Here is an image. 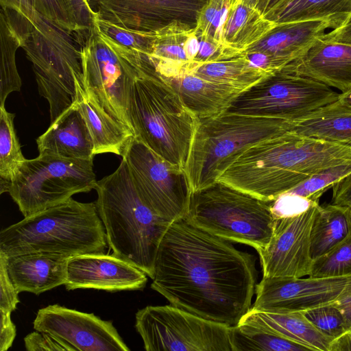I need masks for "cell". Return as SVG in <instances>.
Wrapping results in <instances>:
<instances>
[{
    "label": "cell",
    "mask_w": 351,
    "mask_h": 351,
    "mask_svg": "<svg viewBox=\"0 0 351 351\" xmlns=\"http://www.w3.org/2000/svg\"><path fill=\"white\" fill-rule=\"evenodd\" d=\"M338 101L343 105L351 107V89L344 93H340Z\"/></svg>",
    "instance_id": "cell-51"
},
{
    "label": "cell",
    "mask_w": 351,
    "mask_h": 351,
    "mask_svg": "<svg viewBox=\"0 0 351 351\" xmlns=\"http://www.w3.org/2000/svg\"><path fill=\"white\" fill-rule=\"evenodd\" d=\"M239 323L250 324L302 345L313 351H329L333 339L320 332L302 312L250 311Z\"/></svg>",
    "instance_id": "cell-25"
},
{
    "label": "cell",
    "mask_w": 351,
    "mask_h": 351,
    "mask_svg": "<svg viewBox=\"0 0 351 351\" xmlns=\"http://www.w3.org/2000/svg\"><path fill=\"white\" fill-rule=\"evenodd\" d=\"M39 155L72 159H93V144L84 117L75 101L37 139Z\"/></svg>",
    "instance_id": "cell-22"
},
{
    "label": "cell",
    "mask_w": 351,
    "mask_h": 351,
    "mask_svg": "<svg viewBox=\"0 0 351 351\" xmlns=\"http://www.w3.org/2000/svg\"><path fill=\"white\" fill-rule=\"evenodd\" d=\"M255 262L252 254L183 217L161 239L151 288L173 306L233 326L251 309Z\"/></svg>",
    "instance_id": "cell-1"
},
{
    "label": "cell",
    "mask_w": 351,
    "mask_h": 351,
    "mask_svg": "<svg viewBox=\"0 0 351 351\" xmlns=\"http://www.w3.org/2000/svg\"><path fill=\"white\" fill-rule=\"evenodd\" d=\"M350 234V208L332 204L319 205L311 232L313 260L328 253Z\"/></svg>",
    "instance_id": "cell-28"
},
{
    "label": "cell",
    "mask_w": 351,
    "mask_h": 351,
    "mask_svg": "<svg viewBox=\"0 0 351 351\" xmlns=\"http://www.w3.org/2000/svg\"><path fill=\"white\" fill-rule=\"evenodd\" d=\"M318 204L311 199L286 192L271 201V208L274 218L280 219L300 215Z\"/></svg>",
    "instance_id": "cell-40"
},
{
    "label": "cell",
    "mask_w": 351,
    "mask_h": 351,
    "mask_svg": "<svg viewBox=\"0 0 351 351\" xmlns=\"http://www.w3.org/2000/svg\"><path fill=\"white\" fill-rule=\"evenodd\" d=\"M87 1H88L89 0H87Z\"/></svg>",
    "instance_id": "cell-54"
},
{
    "label": "cell",
    "mask_w": 351,
    "mask_h": 351,
    "mask_svg": "<svg viewBox=\"0 0 351 351\" xmlns=\"http://www.w3.org/2000/svg\"><path fill=\"white\" fill-rule=\"evenodd\" d=\"M95 202L112 254L152 279L157 251L171 222L154 213L140 198L125 159L97 181Z\"/></svg>",
    "instance_id": "cell-3"
},
{
    "label": "cell",
    "mask_w": 351,
    "mask_h": 351,
    "mask_svg": "<svg viewBox=\"0 0 351 351\" xmlns=\"http://www.w3.org/2000/svg\"><path fill=\"white\" fill-rule=\"evenodd\" d=\"M235 1H237V0H231V4H232V3H234Z\"/></svg>",
    "instance_id": "cell-53"
},
{
    "label": "cell",
    "mask_w": 351,
    "mask_h": 351,
    "mask_svg": "<svg viewBox=\"0 0 351 351\" xmlns=\"http://www.w3.org/2000/svg\"><path fill=\"white\" fill-rule=\"evenodd\" d=\"M1 66L0 107L5 106L8 95L19 91L21 79L16 64V52L22 47V39L8 12L2 8L0 14Z\"/></svg>",
    "instance_id": "cell-31"
},
{
    "label": "cell",
    "mask_w": 351,
    "mask_h": 351,
    "mask_svg": "<svg viewBox=\"0 0 351 351\" xmlns=\"http://www.w3.org/2000/svg\"><path fill=\"white\" fill-rule=\"evenodd\" d=\"M287 132L351 147V107L338 100L311 113L287 120Z\"/></svg>",
    "instance_id": "cell-26"
},
{
    "label": "cell",
    "mask_w": 351,
    "mask_h": 351,
    "mask_svg": "<svg viewBox=\"0 0 351 351\" xmlns=\"http://www.w3.org/2000/svg\"><path fill=\"white\" fill-rule=\"evenodd\" d=\"M147 351H232L230 327L172 304L147 306L135 315Z\"/></svg>",
    "instance_id": "cell-12"
},
{
    "label": "cell",
    "mask_w": 351,
    "mask_h": 351,
    "mask_svg": "<svg viewBox=\"0 0 351 351\" xmlns=\"http://www.w3.org/2000/svg\"><path fill=\"white\" fill-rule=\"evenodd\" d=\"M323 38L328 41L351 45V13L342 25L328 32Z\"/></svg>",
    "instance_id": "cell-46"
},
{
    "label": "cell",
    "mask_w": 351,
    "mask_h": 351,
    "mask_svg": "<svg viewBox=\"0 0 351 351\" xmlns=\"http://www.w3.org/2000/svg\"><path fill=\"white\" fill-rule=\"evenodd\" d=\"M244 4L257 8L260 0H240Z\"/></svg>",
    "instance_id": "cell-52"
},
{
    "label": "cell",
    "mask_w": 351,
    "mask_h": 351,
    "mask_svg": "<svg viewBox=\"0 0 351 351\" xmlns=\"http://www.w3.org/2000/svg\"><path fill=\"white\" fill-rule=\"evenodd\" d=\"M351 276V234L326 254L313 261L308 276Z\"/></svg>",
    "instance_id": "cell-34"
},
{
    "label": "cell",
    "mask_w": 351,
    "mask_h": 351,
    "mask_svg": "<svg viewBox=\"0 0 351 351\" xmlns=\"http://www.w3.org/2000/svg\"><path fill=\"white\" fill-rule=\"evenodd\" d=\"M184 50L188 59L192 63L199 50V38L195 28L191 32L184 43Z\"/></svg>",
    "instance_id": "cell-47"
},
{
    "label": "cell",
    "mask_w": 351,
    "mask_h": 351,
    "mask_svg": "<svg viewBox=\"0 0 351 351\" xmlns=\"http://www.w3.org/2000/svg\"><path fill=\"white\" fill-rule=\"evenodd\" d=\"M35 330L51 335L66 351H129L111 321L59 304L39 309Z\"/></svg>",
    "instance_id": "cell-15"
},
{
    "label": "cell",
    "mask_w": 351,
    "mask_h": 351,
    "mask_svg": "<svg viewBox=\"0 0 351 351\" xmlns=\"http://www.w3.org/2000/svg\"><path fill=\"white\" fill-rule=\"evenodd\" d=\"M1 7L16 11L28 21H29L34 27L38 25L43 19L34 8L30 0H0Z\"/></svg>",
    "instance_id": "cell-43"
},
{
    "label": "cell",
    "mask_w": 351,
    "mask_h": 351,
    "mask_svg": "<svg viewBox=\"0 0 351 351\" xmlns=\"http://www.w3.org/2000/svg\"><path fill=\"white\" fill-rule=\"evenodd\" d=\"M335 28L334 23L329 19H312L276 24L261 40L245 51L267 53L285 66L304 56L327 33L328 29Z\"/></svg>",
    "instance_id": "cell-21"
},
{
    "label": "cell",
    "mask_w": 351,
    "mask_h": 351,
    "mask_svg": "<svg viewBox=\"0 0 351 351\" xmlns=\"http://www.w3.org/2000/svg\"><path fill=\"white\" fill-rule=\"evenodd\" d=\"M185 71L205 80L233 86L242 91L271 74L254 66L245 52L218 61L191 63Z\"/></svg>",
    "instance_id": "cell-29"
},
{
    "label": "cell",
    "mask_w": 351,
    "mask_h": 351,
    "mask_svg": "<svg viewBox=\"0 0 351 351\" xmlns=\"http://www.w3.org/2000/svg\"><path fill=\"white\" fill-rule=\"evenodd\" d=\"M329 351H351V332L347 331L334 339L330 343Z\"/></svg>",
    "instance_id": "cell-48"
},
{
    "label": "cell",
    "mask_w": 351,
    "mask_h": 351,
    "mask_svg": "<svg viewBox=\"0 0 351 351\" xmlns=\"http://www.w3.org/2000/svg\"><path fill=\"white\" fill-rule=\"evenodd\" d=\"M285 0H260L257 10L265 17Z\"/></svg>",
    "instance_id": "cell-50"
},
{
    "label": "cell",
    "mask_w": 351,
    "mask_h": 351,
    "mask_svg": "<svg viewBox=\"0 0 351 351\" xmlns=\"http://www.w3.org/2000/svg\"><path fill=\"white\" fill-rule=\"evenodd\" d=\"M250 311L304 312L337 302L351 293V276L315 278L263 277L256 284Z\"/></svg>",
    "instance_id": "cell-14"
},
{
    "label": "cell",
    "mask_w": 351,
    "mask_h": 351,
    "mask_svg": "<svg viewBox=\"0 0 351 351\" xmlns=\"http://www.w3.org/2000/svg\"><path fill=\"white\" fill-rule=\"evenodd\" d=\"M210 0H89L96 15L117 25L157 32L172 24L195 29Z\"/></svg>",
    "instance_id": "cell-16"
},
{
    "label": "cell",
    "mask_w": 351,
    "mask_h": 351,
    "mask_svg": "<svg viewBox=\"0 0 351 351\" xmlns=\"http://www.w3.org/2000/svg\"><path fill=\"white\" fill-rule=\"evenodd\" d=\"M232 351H307L308 348L258 327L239 323L230 327Z\"/></svg>",
    "instance_id": "cell-32"
},
{
    "label": "cell",
    "mask_w": 351,
    "mask_h": 351,
    "mask_svg": "<svg viewBox=\"0 0 351 351\" xmlns=\"http://www.w3.org/2000/svg\"><path fill=\"white\" fill-rule=\"evenodd\" d=\"M15 114L0 107V191L8 192L10 183L14 178L26 158L23 156L16 136L14 119Z\"/></svg>",
    "instance_id": "cell-33"
},
{
    "label": "cell",
    "mask_w": 351,
    "mask_h": 351,
    "mask_svg": "<svg viewBox=\"0 0 351 351\" xmlns=\"http://www.w3.org/2000/svg\"><path fill=\"white\" fill-rule=\"evenodd\" d=\"M271 202L217 181L192 192L184 217L212 234L258 250L269 243L273 234Z\"/></svg>",
    "instance_id": "cell-7"
},
{
    "label": "cell",
    "mask_w": 351,
    "mask_h": 351,
    "mask_svg": "<svg viewBox=\"0 0 351 351\" xmlns=\"http://www.w3.org/2000/svg\"><path fill=\"white\" fill-rule=\"evenodd\" d=\"M25 347L28 351H66L58 339L44 332L36 330L24 338Z\"/></svg>",
    "instance_id": "cell-42"
},
{
    "label": "cell",
    "mask_w": 351,
    "mask_h": 351,
    "mask_svg": "<svg viewBox=\"0 0 351 351\" xmlns=\"http://www.w3.org/2000/svg\"><path fill=\"white\" fill-rule=\"evenodd\" d=\"M286 132L285 119L227 111L199 117L185 167L192 192L216 182L252 146Z\"/></svg>",
    "instance_id": "cell-6"
},
{
    "label": "cell",
    "mask_w": 351,
    "mask_h": 351,
    "mask_svg": "<svg viewBox=\"0 0 351 351\" xmlns=\"http://www.w3.org/2000/svg\"><path fill=\"white\" fill-rule=\"evenodd\" d=\"M20 35L38 92L49 104L51 123L75 101L77 82L83 84L79 51L71 34L53 23L42 30L26 27Z\"/></svg>",
    "instance_id": "cell-8"
},
{
    "label": "cell",
    "mask_w": 351,
    "mask_h": 351,
    "mask_svg": "<svg viewBox=\"0 0 351 351\" xmlns=\"http://www.w3.org/2000/svg\"><path fill=\"white\" fill-rule=\"evenodd\" d=\"M70 258L46 252L16 254L7 256V269L19 293L39 295L65 285Z\"/></svg>",
    "instance_id": "cell-20"
},
{
    "label": "cell",
    "mask_w": 351,
    "mask_h": 351,
    "mask_svg": "<svg viewBox=\"0 0 351 351\" xmlns=\"http://www.w3.org/2000/svg\"><path fill=\"white\" fill-rule=\"evenodd\" d=\"M93 22L102 33L119 44L145 54L152 52L156 33L141 32L117 25L99 18L94 10Z\"/></svg>",
    "instance_id": "cell-35"
},
{
    "label": "cell",
    "mask_w": 351,
    "mask_h": 351,
    "mask_svg": "<svg viewBox=\"0 0 351 351\" xmlns=\"http://www.w3.org/2000/svg\"><path fill=\"white\" fill-rule=\"evenodd\" d=\"M275 25L256 8L237 0L230 6L222 29L221 43L241 53L261 40Z\"/></svg>",
    "instance_id": "cell-27"
},
{
    "label": "cell",
    "mask_w": 351,
    "mask_h": 351,
    "mask_svg": "<svg viewBox=\"0 0 351 351\" xmlns=\"http://www.w3.org/2000/svg\"><path fill=\"white\" fill-rule=\"evenodd\" d=\"M0 351H6L12 346L16 335L10 312L0 311Z\"/></svg>",
    "instance_id": "cell-44"
},
{
    "label": "cell",
    "mask_w": 351,
    "mask_h": 351,
    "mask_svg": "<svg viewBox=\"0 0 351 351\" xmlns=\"http://www.w3.org/2000/svg\"><path fill=\"white\" fill-rule=\"evenodd\" d=\"M147 276L143 271L113 254H82L69 259L64 285L68 291H134L145 287Z\"/></svg>",
    "instance_id": "cell-18"
},
{
    "label": "cell",
    "mask_w": 351,
    "mask_h": 351,
    "mask_svg": "<svg viewBox=\"0 0 351 351\" xmlns=\"http://www.w3.org/2000/svg\"><path fill=\"white\" fill-rule=\"evenodd\" d=\"M230 5L231 0H210L202 10L195 29L205 37L222 44V29Z\"/></svg>",
    "instance_id": "cell-37"
},
{
    "label": "cell",
    "mask_w": 351,
    "mask_h": 351,
    "mask_svg": "<svg viewBox=\"0 0 351 351\" xmlns=\"http://www.w3.org/2000/svg\"><path fill=\"white\" fill-rule=\"evenodd\" d=\"M128 114L135 137L185 169L199 117L171 87L158 77L138 75L130 88Z\"/></svg>",
    "instance_id": "cell-5"
},
{
    "label": "cell",
    "mask_w": 351,
    "mask_h": 351,
    "mask_svg": "<svg viewBox=\"0 0 351 351\" xmlns=\"http://www.w3.org/2000/svg\"><path fill=\"white\" fill-rule=\"evenodd\" d=\"M7 256L0 252V311L12 313L19 303V292L7 269Z\"/></svg>",
    "instance_id": "cell-41"
},
{
    "label": "cell",
    "mask_w": 351,
    "mask_h": 351,
    "mask_svg": "<svg viewBox=\"0 0 351 351\" xmlns=\"http://www.w3.org/2000/svg\"><path fill=\"white\" fill-rule=\"evenodd\" d=\"M351 173V161L326 169L287 191L319 202L320 197L339 180Z\"/></svg>",
    "instance_id": "cell-36"
},
{
    "label": "cell",
    "mask_w": 351,
    "mask_h": 351,
    "mask_svg": "<svg viewBox=\"0 0 351 351\" xmlns=\"http://www.w3.org/2000/svg\"><path fill=\"white\" fill-rule=\"evenodd\" d=\"M339 95L313 79L280 69L241 92L225 111L293 120L337 101Z\"/></svg>",
    "instance_id": "cell-11"
},
{
    "label": "cell",
    "mask_w": 351,
    "mask_h": 351,
    "mask_svg": "<svg viewBox=\"0 0 351 351\" xmlns=\"http://www.w3.org/2000/svg\"><path fill=\"white\" fill-rule=\"evenodd\" d=\"M332 189L330 204L351 209V173L337 182Z\"/></svg>",
    "instance_id": "cell-45"
},
{
    "label": "cell",
    "mask_w": 351,
    "mask_h": 351,
    "mask_svg": "<svg viewBox=\"0 0 351 351\" xmlns=\"http://www.w3.org/2000/svg\"><path fill=\"white\" fill-rule=\"evenodd\" d=\"M180 97L186 107L198 117L226 110L241 90L212 82L184 70L170 76L159 77ZM149 76V77H152Z\"/></svg>",
    "instance_id": "cell-23"
},
{
    "label": "cell",
    "mask_w": 351,
    "mask_h": 351,
    "mask_svg": "<svg viewBox=\"0 0 351 351\" xmlns=\"http://www.w3.org/2000/svg\"><path fill=\"white\" fill-rule=\"evenodd\" d=\"M350 13L351 0H285L265 18L275 24L329 19L337 28Z\"/></svg>",
    "instance_id": "cell-30"
},
{
    "label": "cell",
    "mask_w": 351,
    "mask_h": 351,
    "mask_svg": "<svg viewBox=\"0 0 351 351\" xmlns=\"http://www.w3.org/2000/svg\"><path fill=\"white\" fill-rule=\"evenodd\" d=\"M351 161V147L286 132L252 146L219 178L266 201L313 175Z\"/></svg>",
    "instance_id": "cell-2"
},
{
    "label": "cell",
    "mask_w": 351,
    "mask_h": 351,
    "mask_svg": "<svg viewBox=\"0 0 351 351\" xmlns=\"http://www.w3.org/2000/svg\"><path fill=\"white\" fill-rule=\"evenodd\" d=\"M108 243L95 202L72 197L24 217L0 232V252L7 256L35 252L69 257L105 254Z\"/></svg>",
    "instance_id": "cell-4"
},
{
    "label": "cell",
    "mask_w": 351,
    "mask_h": 351,
    "mask_svg": "<svg viewBox=\"0 0 351 351\" xmlns=\"http://www.w3.org/2000/svg\"><path fill=\"white\" fill-rule=\"evenodd\" d=\"M336 304L344 316L348 331L351 332V293L338 300Z\"/></svg>",
    "instance_id": "cell-49"
},
{
    "label": "cell",
    "mask_w": 351,
    "mask_h": 351,
    "mask_svg": "<svg viewBox=\"0 0 351 351\" xmlns=\"http://www.w3.org/2000/svg\"><path fill=\"white\" fill-rule=\"evenodd\" d=\"M323 37L304 56L280 69L346 92L351 89V45Z\"/></svg>",
    "instance_id": "cell-19"
},
{
    "label": "cell",
    "mask_w": 351,
    "mask_h": 351,
    "mask_svg": "<svg viewBox=\"0 0 351 351\" xmlns=\"http://www.w3.org/2000/svg\"><path fill=\"white\" fill-rule=\"evenodd\" d=\"M76 101L91 136L94 155L112 153L123 157L135 137L134 131L106 112L80 82Z\"/></svg>",
    "instance_id": "cell-24"
},
{
    "label": "cell",
    "mask_w": 351,
    "mask_h": 351,
    "mask_svg": "<svg viewBox=\"0 0 351 351\" xmlns=\"http://www.w3.org/2000/svg\"><path fill=\"white\" fill-rule=\"evenodd\" d=\"M302 313L320 332L333 339L348 331L344 316L336 302Z\"/></svg>",
    "instance_id": "cell-38"
},
{
    "label": "cell",
    "mask_w": 351,
    "mask_h": 351,
    "mask_svg": "<svg viewBox=\"0 0 351 351\" xmlns=\"http://www.w3.org/2000/svg\"><path fill=\"white\" fill-rule=\"evenodd\" d=\"M35 10L43 16L65 29L69 34L84 32L67 0H30Z\"/></svg>",
    "instance_id": "cell-39"
},
{
    "label": "cell",
    "mask_w": 351,
    "mask_h": 351,
    "mask_svg": "<svg viewBox=\"0 0 351 351\" xmlns=\"http://www.w3.org/2000/svg\"><path fill=\"white\" fill-rule=\"evenodd\" d=\"M316 205L293 217L275 219L269 243L257 251L263 277L308 276L313 260L311 254V232Z\"/></svg>",
    "instance_id": "cell-17"
},
{
    "label": "cell",
    "mask_w": 351,
    "mask_h": 351,
    "mask_svg": "<svg viewBox=\"0 0 351 351\" xmlns=\"http://www.w3.org/2000/svg\"><path fill=\"white\" fill-rule=\"evenodd\" d=\"M79 54L86 92L106 112L133 130L129 98L138 74L130 62V48L102 33L93 22Z\"/></svg>",
    "instance_id": "cell-10"
},
{
    "label": "cell",
    "mask_w": 351,
    "mask_h": 351,
    "mask_svg": "<svg viewBox=\"0 0 351 351\" xmlns=\"http://www.w3.org/2000/svg\"><path fill=\"white\" fill-rule=\"evenodd\" d=\"M96 182L93 159L38 155L26 159L8 193L26 217L90 191Z\"/></svg>",
    "instance_id": "cell-9"
},
{
    "label": "cell",
    "mask_w": 351,
    "mask_h": 351,
    "mask_svg": "<svg viewBox=\"0 0 351 351\" xmlns=\"http://www.w3.org/2000/svg\"><path fill=\"white\" fill-rule=\"evenodd\" d=\"M122 158L140 198L154 213L171 223L186 216L192 191L184 169L171 164L136 137Z\"/></svg>",
    "instance_id": "cell-13"
}]
</instances>
